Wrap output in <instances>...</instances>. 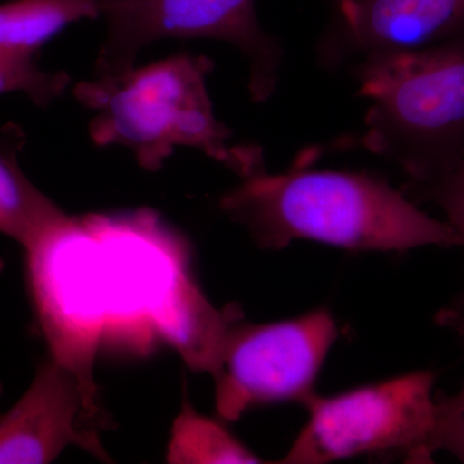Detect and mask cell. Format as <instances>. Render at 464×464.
Segmentation results:
<instances>
[{"label":"cell","mask_w":464,"mask_h":464,"mask_svg":"<svg viewBox=\"0 0 464 464\" xmlns=\"http://www.w3.org/2000/svg\"><path fill=\"white\" fill-rule=\"evenodd\" d=\"M264 249L310 240L359 252H406L420 246H460L448 222L414 206L381 177L364 172L266 169L241 179L219 201Z\"/></svg>","instance_id":"cell-1"},{"label":"cell","mask_w":464,"mask_h":464,"mask_svg":"<svg viewBox=\"0 0 464 464\" xmlns=\"http://www.w3.org/2000/svg\"><path fill=\"white\" fill-rule=\"evenodd\" d=\"M213 67L208 57L176 54L76 84L75 99L94 112L92 141L130 150L150 172L177 148L200 150L241 179L266 169L262 149L232 145L231 130L216 118L207 87Z\"/></svg>","instance_id":"cell-2"},{"label":"cell","mask_w":464,"mask_h":464,"mask_svg":"<svg viewBox=\"0 0 464 464\" xmlns=\"http://www.w3.org/2000/svg\"><path fill=\"white\" fill-rule=\"evenodd\" d=\"M353 74L369 101L365 149L398 164L413 188L456 166L464 155V36L369 58Z\"/></svg>","instance_id":"cell-3"},{"label":"cell","mask_w":464,"mask_h":464,"mask_svg":"<svg viewBox=\"0 0 464 464\" xmlns=\"http://www.w3.org/2000/svg\"><path fill=\"white\" fill-rule=\"evenodd\" d=\"M435 380L432 372L420 371L338 395L314 391L301 402L307 423L279 463L324 464L362 454L431 463Z\"/></svg>","instance_id":"cell-4"},{"label":"cell","mask_w":464,"mask_h":464,"mask_svg":"<svg viewBox=\"0 0 464 464\" xmlns=\"http://www.w3.org/2000/svg\"><path fill=\"white\" fill-rule=\"evenodd\" d=\"M105 20L94 76L130 72L140 51L161 39L203 38L228 43L246 56L255 102L270 99L279 82L282 45L262 29L255 0H139Z\"/></svg>","instance_id":"cell-5"},{"label":"cell","mask_w":464,"mask_h":464,"mask_svg":"<svg viewBox=\"0 0 464 464\" xmlns=\"http://www.w3.org/2000/svg\"><path fill=\"white\" fill-rule=\"evenodd\" d=\"M232 326L216 381V408L234 422L256 406L302 402L314 392L337 341V323L325 308L283 322Z\"/></svg>","instance_id":"cell-6"},{"label":"cell","mask_w":464,"mask_h":464,"mask_svg":"<svg viewBox=\"0 0 464 464\" xmlns=\"http://www.w3.org/2000/svg\"><path fill=\"white\" fill-rule=\"evenodd\" d=\"M105 420L91 369L51 355L0 417V464L51 463L70 445L108 459L100 441Z\"/></svg>","instance_id":"cell-7"},{"label":"cell","mask_w":464,"mask_h":464,"mask_svg":"<svg viewBox=\"0 0 464 464\" xmlns=\"http://www.w3.org/2000/svg\"><path fill=\"white\" fill-rule=\"evenodd\" d=\"M338 12L319 45L329 69L464 36V0H353Z\"/></svg>","instance_id":"cell-8"},{"label":"cell","mask_w":464,"mask_h":464,"mask_svg":"<svg viewBox=\"0 0 464 464\" xmlns=\"http://www.w3.org/2000/svg\"><path fill=\"white\" fill-rule=\"evenodd\" d=\"M25 134L9 124L0 136V234L24 249L67 215L35 188L18 164Z\"/></svg>","instance_id":"cell-9"},{"label":"cell","mask_w":464,"mask_h":464,"mask_svg":"<svg viewBox=\"0 0 464 464\" xmlns=\"http://www.w3.org/2000/svg\"><path fill=\"white\" fill-rule=\"evenodd\" d=\"M102 16L97 0H9L0 5V54L34 60L67 26Z\"/></svg>","instance_id":"cell-10"},{"label":"cell","mask_w":464,"mask_h":464,"mask_svg":"<svg viewBox=\"0 0 464 464\" xmlns=\"http://www.w3.org/2000/svg\"><path fill=\"white\" fill-rule=\"evenodd\" d=\"M168 458L176 463L262 462L221 424L198 414L188 402L174 424Z\"/></svg>","instance_id":"cell-11"},{"label":"cell","mask_w":464,"mask_h":464,"mask_svg":"<svg viewBox=\"0 0 464 464\" xmlns=\"http://www.w3.org/2000/svg\"><path fill=\"white\" fill-rule=\"evenodd\" d=\"M414 191L441 208L464 248V155L447 173L431 183L414 188ZM436 322L464 338V290L439 311Z\"/></svg>","instance_id":"cell-12"},{"label":"cell","mask_w":464,"mask_h":464,"mask_svg":"<svg viewBox=\"0 0 464 464\" xmlns=\"http://www.w3.org/2000/svg\"><path fill=\"white\" fill-rule=\"evenodd\" d=\"M72 78L65 72H45L34 60H17L0 54V94L24 93L39 108L60 99Z\"/></svg>","instance_id":"cell-13"},{"label":"cell","mask_w":464,"mask_h":464,"mask_svg":"<svg viewBox=\"0 0 464 464\" xmlns=\"http://www.w3.org/2000/svg\"><path fill=\"white\" fill-rule=\"evenodd\" d=\"M433 448L436 453L448 451L464 463V386L456 395L436 399Z\"/></svg>","instance_id":"cell-14"},{"label":"cell","mask_w":464,"mask_h":464,"mask_svg":"<svg viewBox=\"0 0 464 464\" xmlns=\"http://www.w3.org/2000/svg\"><path fill=\"white\" fill-rule=\"evenodd\" d=\"M139 0H97L101 8V14L105 18L114 16L116 14L132 7Z\"/></svg>","instance_id":"cell-15"},{"label":"cell","mask_w":464,"mask_h":464,"mask_svg":"<svg viewBox=\"0 0 464 464\" xmlns=\"http://www.w3.org/2000/svg\"><path fill=\"white\" fill-rule=\"evenodd\" d=\"M337 3L338 8L344 7V5H350L353 0H334Z\"/></svg>","instance_id":"cell-16"},{"label":"cell","mask_w":464,"mask_h":464,"mask_svg":"<svg viewBox=\"0 0 464 464\" xmlns=\"http://www.w3.org/2000/svg\"><path fill=\"white\" fill-rule=\"evenodd\" d=\"M0 392H2V387H0Z\"/></svg>","instance_id":"cell-17"}]
</instances>
